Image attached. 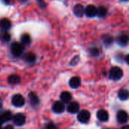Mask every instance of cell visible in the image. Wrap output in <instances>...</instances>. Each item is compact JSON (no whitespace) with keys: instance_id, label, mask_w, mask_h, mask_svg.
Listing matches in <instances>:
<instances>
[{"instance_id":"1","label":"cell","mask_w":129,"mask_h":129,"mask_svg":"<svg viewBox=\"0 0 129 129\" xmlns=\"http://www.w3.org/2000/svg\"><path fill=\"white\" fill-rule=\"evenodd\" d=\"M123 76V71L118 67L111 68L110 71V78L113 80H119Z\"/></svg>"},{"instance_id":"2","label":"cell","mask_w":129,"mask_h":129,"mask_svg":"<svg viewBox=\"0 0 129 129\" xmlns=\"http://www.w3.org/2000/svg\"><path fill=\"white\" fill-rule=\"evenodd\" d=\"M11 53L13 54V55L17 57V56H20L23 53V46L20 43L14 42V43H13L11 45Z\"/></svg>"},{"instance_id":"3","label":"cell","mask_w":129,"mask_h":129,"mask_svg":"<svg viewBox=\"0 0 129 129\" xmlns=\"http://www.w3.org/2000/svg\"><path fill=\"white\" fill-rule=\"evenodd\" d=\"M11 102H12V104L14 106H15L17 107H23L24 105L25 99L22 95L17 94H15L13 96Z\"/></svg>"},{"instance_id":"4","label":"cell","mask_w":129,"mask_h":129,"mask_svg":"<svg viewBox=\"0 0 129 129\" xmlns=\"http://www.w3.org/2000/svg\"><path fill=\"white\" fill-rule=\"evenodd\" d=\"M91 114L87 110H82L78 115V120L82 123H86L89 121Z\"/></svg>"},{"instance_id":"5","label":"cell","mask_w":129,"mask_h":129,"mask_svg":"<svg viewBox=\"0 0 129 129\" xmlns=\"http://www.w3.org/2000/svg\"><path fill=\"white\" fill-rule=\"evenodd\" d=\"M13 122L17 126L23 125L26 122V116L23 113H17L13 117Z\"/></svg>"},{"instance_id":"6","label":"cell","mask_w":129,"mask_h":129,"mask_svg":"<svg viewBox=\"0 0 129 129\" xmlns=\"http://www.w3.org/2000/svg\"><path fill=\"white\" fill-rule=\"evenodd\" d=\"M117 117V120L119 123H126L128 122V113L125 111V110H119L116 115Z\"/></svg>"},{"instance_id":"7","label":"cell","mask_w":129,"mask_h":129,"mask_svg":"<svg viewBox=\"0 0 129 129\" xmlns=\"http://www.w3.org/2000/svg\"><path fill=\"white\" fill-rule=\"evenodd\" d=\"M85 13L88 17H93L97 15V8L93 5H89L85 8Z\"/></svg>"},{"instance_id":"8","label":"cell","mask_w":129,"mask_h":129,"mask_svg":"<svg viewBox=\"0 0 129 129\" xmlns=\"http://www.w3.org/2000/svg\"><path fill=\"white\" fill-rule=\"evenodd\" d=\"M54 112L57 113H61L63 112L64 109H65V106L64 104L62 101H56L52 107Z\"/></svg>"},{"instance_id":"9","label":"cell","mask_w":129,"mask_h":129,"mask_svg":"<svg viewBox=\"0 0 129 129\" xmlns=\"http://www.w3.org/2000/svg\"><path fill=\"white\" fill-rule=\"evenodd\" d=\"M73 12H74V14L76 17H81L83 16V14L85 13V8L82 5L77 4L76 5H75V7L73 8Z\"/></svg>"},{"instance_id":"10","label":"cell","mask_w":129,"mask_h":129,"mask_svg":"<svg viewBox=\"0 0 129 129\" xmlns=\"http://www.w3.org/2000/svg\"><path fill=\"white\" fill-rule=\"evenodd\" d=\"M97 117L101 122H107L109 119V114H108L107 111H106L104 110H101L98 112Z\"/></svg>"},{"instance_id":"11","label":"cell","mask_w":129,"mask_h":129,"mask_svg":"<svg viewBox=\"0 0 129 129\" xmlns=\"http://www.w3.org/2000/svg\"><path fill=\"white\" fill-rule=\"evenodd\" d=\"M79 110V105L77 102H71L67 107V111L70 113H76Z\"/></svg>"},{"instance_id":"12","label":"cell","mask_w":129,"mask_h":129,"mask_svg":"<svg viewBox=\"0 0 129 129\" xmlns=\"http://www.w3.org/2000/svg\"><path fill=\"white\" fill-rule=\"evenodd\" d=\"M70 86L73 88H77L80 84H81V79L78 76H74L73 78H71V79L70 80Z\"/></svg>"},{"instance_id":"13","label":"cell","mask_w":129,"mask_h":129,"mask_svg":"<svg viewBox=\"0 0 129 129\" xmlns=\"http://www.w3.org/2000/svg\"><path fill=\"white\" fill-rule=\"evenodd\" d=\"M11 21L7 18H3L0 20V28L4 30H8L11 28Z\"/></svg>"},{"instance_id":"14","label":"cell","mask_w":129,"mask_h":129,"mask_svg":"<svg viewBox=\"0 0 129 129\" xmlns=\"http://www.w3.org/2000/svg\"><path fill=\"white\" fill-rule=\"evenodd\" d=\"M72 99V95L68 91H63L60 94V100L63 103H69Z\"/></svg>"},{"instance_id":"15","label":"cell","mask_w":129,"mask_h":129,"mask_svg":"<svg viewBox=\"0 0 129 129\" xmlns=\"http://www.w3.org/2000/svg\"><path fill=\"white\" fill-rule=\"evenodd\" d=\"M8 82L11 85L18 84L20 82V77L17 75H11L8 78Z\"/></svg>"},{"instance_id":"16","label":"cell","mask_w":129,"mask_h":129,"mask_svg":"<svg viewBox=\"0 0 129 129\" xmlns=\"http://www.w3.org/2000/svg\"><path fill=\"white\" fill-rule=\"evenodd\" d=\"M118 96H119V99L122 100V101H126V100H128V90L124 89V88L120 89L119 91Z\"/></svg>"},{"instance_id":"17","label":"cell","mask_w":129,"mask_h":129,"mask_svg":"<svg viewBox=\"0 0 129 129\" xmlns=\"http://www.w3.org/2000/svg\"><path fill=\"white\" fill-rule=\"evenodd\" d=\"M29 101H30V104L33 105V106H36L39 103V98L37 97V95L33 92H31L29 94Z\"/></svg>"},{"instance_id":"18","label":"cell","mask_w":129,"mask_h":129,"mask_svg":"<svg viewBox=\"0 0 129 129\" xmlns=\"http://www.w3.org/2000/svg\"><path fill=\"white\" fill-rule=\"evenodd\" d=\"M118 42L120 45L122 46H125L128 45V37L127 35L124 34V35H122L120 36L119 38H118Z\"/></svg>"},{"instance_id":"19","label":"cell","mask_w":129,"mask_h":129,"mask_svg":"<svg viewBox=\"0 0 129 129\" xmlns=\"http://www.w3.org/2000/svg\"><path fill=\"white\" fill-rule=\"evenodd\" d=\"M107 14V9L105 7L101 6L97 8V15L99 17H104Z\"/></svg>"},{"instance_id":"20","label":"cell","mask_w":129,"mask_h":129,"mask_svg":"<svg viewBox=\"0 0 129 129\" xmlns=\"http://www.w3.org/2000/svg\"><path fill=\"white\" fill-rule=\"evenodd\" d=\"M24 60L28 63H33L36 60V55L33 53H27L24 56Z\"/></svg>"},{"instance_id":"21","label":"cell","mask_w":129,"mask_h":129,"mask_svg":"<svg viewBox=\"0 0 129 129\" xmlns=\"http://www.w3.org/2000/svg\"><path fill=\"white\" fill-rule=\"evenodd\" d=\"M1 116V117H2V120H3V122H8V121H9L11 118H12V114H11V113L10 112V111H8V110H7V111H5L2 115H0Z\"/></svg>"},{"instance_id":"22","label":"cell","mask_w":129,"mask_h":129,"mask_svg":"<svg viewBox=\"0 0 129 129\" xmlns=\"http://www.w3.org/2000/svg\"><path fill=\"white\" fill-rule=\"evenodd\" d=\"M31 42V38L28 34H23L21 36V43L23 45H29Z\"/></svg>"},{"instance_id":"23","label":"cell","mask_w":129,"mask_h":129,"mask_svg":"<svg viewBox=\"0 0 129 129\" xmlns=\"http://www.w3.org/2000/svg\"><path fill=\"white\" fill-rule=\"evenodd\" d=\"M1 39H2V40H3L4 42H8V41H10V39H11V35H10V33H8V32H5V33H3L2 34Z\"/></svg>"},{"instance_id":"24","label":"cell","mask_w":129,"mask_h":129,"mask_svg":"<svg viewBox=\"0 0 129 129\" xmlns=\"http://www.w3.org/2000/svg\"><path fill=\"white\" fill-rule=\"evenodd\" d=\"M113 37L109 36H105V38H104V44H106L107 45H111V44L113 43Z\"/></svg>"},{"instance_id":"25","label":"cell","mask_w":129,"mask_h":129,"mask_svg":"<svg viewBox=\"0 0 129 129\" xmlns=\"http://www.w3.org/2000/svg\"><path fill=\"white\" fill-rule=\"evenodd\" d=\"M90 54L94 57L98 56V55H99V50L97 48H92L90 50Z\"/></svg>"},{"instance_id":"26","label":"cell","mask_w":129,"mask_h":129,"mask_svg":"<svg viewBox=\"0 0 129 129\" xmlns=\"http://www.w3.org/2000/svg\"><path fill=\"white\" fill-rule=\"evenodd\" d=\"M79 56H76L70 61V65L71 66H75V65H76L79 63Z\"/></svg>"},{"instance_id":"27","label":"cell","mask_w":129,"mask_h":129,"mask_svg":"<svg viewBox=\"0 0 129 129\" xmlns=\"http://www.w3.org/2000/svg\"><path fill=\"white\" fill-rule=\"evenodd\" d=\"M47 129H57L55 125H54L53 123H49L48 125H47Z\"/></svg>"},{"instance_id":"28","label":"cell","mask_w":129,"mask_h":129,"mask_svg":"<svg viewBox=\"0 0 129 129\" xmlns=\"http://www.w3.org/2000/svg\"><path fill=\"white\" fill-rule=\"evenodd\" d=\"M2 1H3L5 4H9V3L11 2V0H2Z\"/></svg>"},{"instance_id":"29","label":"cell","mask_w":129,"mask_h":129,"mask_svg":"<svg viewBox=\"0 0 129 129\" xmlns=\"http://www.w3.org/2000/svg\"><path fill=\"white\" fill-rule=\"evenodd\" d=\"M128 58H129V55H127V56H126V57H125V60H126V63H127L128 64V63H129Z\"/></svg>"},{"instance_id":"30","label":"cell","mask_w":129,"mask_h":129,"mask_svg":"<svg viewBox=\"0 0 129 129\" xmlns=\"http://www.w3.org/2000/svg\"><path fill=\"white\" fill-rule=\"evenodd\" d=\"M4 129H13V128H12L11 125H8V126H6Z\"/></svg>"},{"instance_id":"31","label":"cell","mask_w":129,"mask_h":129,"mask_svg":"<svg viewBox=\"0 0 129 129\" xmlns=\"http://www.w3.org/2000/svg\"><path fill=\"white\" fill-rule=\"evenodd\" d=\"M3 120H2V117H1V116H0V127L2 126V125L3 124Z\"/></svg>"},{"instance_id":"32","label":"cell","mask_w":129,"mask_h":129,"mask_svg":"<svg viewBox=\"0 0 129 129\" xmlns=\"http://www.w3.org/2000/svg\"><path fill=\"white\" fill-rule=\"evenodd\" d=\"M122 129H129V126L128 125H125L122 128Z\"/></svg>"},{"instance_id":"33","label":"cell","mask_w":129,"mask_h":129,"mask_svg":"<svg viewBox=\"0 0 129 129\" xmlns=\"http://www.w3.org/2000/svg\"><path fill=\"white\" fill-rule=\"evenodd\" d=\"M2 101H1V100H0V109H1V107H2Z\"/></svg>"},{"instance_id":"34","label":"cell","mask_w":129,"mask_h":129,"mask_svg":"<svg viewBox=\"0 0 129 129\" xmlns=\"http://www.w3.org/2000/svg\"><path fill=\"white\" fill-rule=\"evenodd\" d=\"M20 2H25V1H26V0H19Z\"/></svg>"},{"instance_id":"35","label":"cell","mask_w":129,"mask_h":129,"mask_svg":"<svg viewBox=\"0 0 129 129\" xmlns=\"http://www.w3.org/2000/svg\"><path fill=\"white\" fill-rule=\"evenodd\" d=\"M122 1H125V2H127L128 0H122Z\"/></svg>"},{"instance_id":"36","label":"cell","mask_w":129,"mask_h":129,"mask_svg":"<svg viewBox=\"0 0 129 129\" xmlns=\"http://www.w3.org/2000/svg\"><path fill=\"white\" fill-rule=\"evenodd\" d=\"M0 129H2V128H1V127H0Z\"/></svg>"}]
</instances>
